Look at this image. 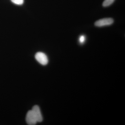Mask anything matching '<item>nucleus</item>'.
Segmentation results:
<instances>
[{
  "instance_id": "obj_1",
  "label": "nucleus",
  "mask_w": 125,
  "mask_h": 125,
  "mask_svg": "<svg viewBox=\"0 0 125 125\" xmlns=\"http://www.w3.org/2000/svg\"><path fill=\"white\" fill-rule=\"evenodd\" d=\"M114 22V20L112 18H104L96 21L94 23V25L97 27H104L111 25L113 24Z\"/></svg>"
},
{
  "instance_id": "obj_2",
  "label": "nucleus",
  "mask_w": 125,
  "mask_h": 125,
  "mask_svg": "<svg viewBox=\"0 0 125 125\" xmlns=\"http://www.w3.org/2000/svg\"><path fill=\"white\" fill-rule=\"evenodd\" d=\"M36 60L41 64L45 65L48 62V58L46 55L44 53L41 52H37L35 56Z\"/></svg>"
},
{
  "instance_id": "obj_3",
  "label": "nucleus",
  "mask_w": 125,
  "mask_h": 125,
  "mask_svg": "<svg viewBox=\"0 0 125 125\" xmlns=\"http://www.w3.org/2000/svg\"><path fill=\"white\" fill-rule=\"evenodd\" d=\"M26 121L29 125H34L37 123V120L32 110L28 112L26 115Z\"/></svg>"
},
{
  "instance_id": "obj_4",
  "label": "nucleus",
  "mask_w": 125,
  "mask_h": 125,
  "mask_svg": "<svg viewBox=\"0 0 125 125\" xmlns=\"http://www.w3.org/2000/svg\"><path fill=\"white\" fill-rule=\"evenodd\" d=\"M32 110L36 117L37 122H42L43 120V118L39 106L38 105H35L33 107Z\"/></svg>"
},
{
  "instance_id": "obj_5",
  "label": "nucleus",
  "mask_w": 125,
  "mask_h": 125,
  "mask_svg": "<svg viewBox=\"0 0 125 125\" xmlns=\"http://www.w3.org/2000/svg\"><path fill=\"white\" fill-rule=\"evenodd\" d=\"M115 0H104L103 3V6L104 7L109 6L112 5Z\"/></svg>"
},
{
  "instance_id": "obj_6",
  "label": "nucleus",
  "mask_w": 125,
  "mask_h": 125,
  "mask_svg": "<svg viewBox=\"0 0 125 125\" xmlns=\"http://www.w3.org/2000/svg\"><path fill=\"white\" fill-rule=\"evenodd\" d=\"M11 1L14 4L18 5L23 4L24 2V0H11Z\"/></svg>"
},
{
  "instance_id": "obj_7",
  "label": "nucleus",
  "mask_w": 125,
  "mask_h": 125,
  "mask_svg": "<svg viewBox=\"0 0 125 125\" xmlns=\"http://www.w3.org/2000/svg\"><path fill=\"white\" fill-rule=\"evenodd\" d=\"M85 36L84 35H82L79 38V42L81 43H83L85 42Z\"/></svg>"
}]
</instances>
